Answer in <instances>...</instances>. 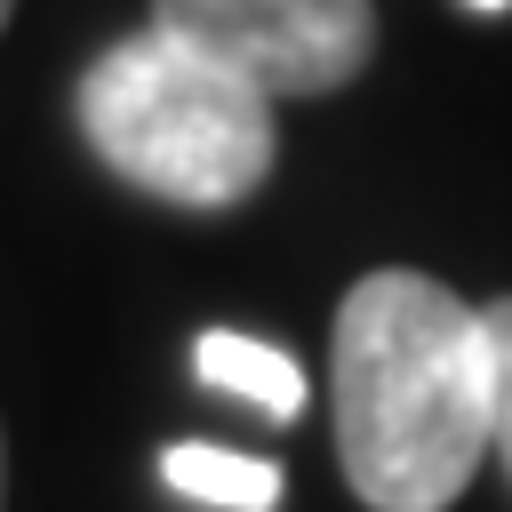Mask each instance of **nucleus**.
<instances>
[{"label": "nucleus", "mask_w": 512, "mask_h": 512, "mask_svg": "<svg viewBox=\"0 0 512 512\" xmlns=\"http://www.w3.org/2000/svg\"><path fill=\"white\" fill-rule=\"evenodd\" d=\"M336 464L368 512H448L488 456V328L408 264L344 288L336 344Z\"/></svg>", "instance_id": "nucleus-1"}, {"label": "nucleus", "mask_w": 512, "mask_h": 512, "mask_svg": "<svg viewBox=\"0 0 512 512\" xmlns=\"http://www.w3.org/2000/svg\"><path fill=\"white\" fill-rule=\"evenodd\" d=\"M80 136L120 184L200 216L256 200L280 160L272 96H256L160 24L112 40L80 72Z\"/></svg>", "instance_id": "nucleus-2"}, {"label": "nucleus", "mask_w": 512, "mask_h": 512, "mask_svg": "<svg viewBox=\"0 0 512 512\" xmlns=\"http://www.w3.org/2000/svg\"><path fill=\"white\" fill-rule=\"evenodd\" d=\"M152 24L256 96H328L376 56V0H152Z\"/></svg>", "instance_id": "nucleus-3"}, {"label": "nucleus", "mask_w": 512, "mask_h": 512, "mask_svg": "<svg viewBox=\"0 0 512 512\" xmlns=\"http://www.w3.org/2000/svg\"><path fill=\"white\" fill-rule=\"evenodd\" d=\"M192 368H200V384L256 400L272 424H296V416H304V368H296L280 344H256V336L208 328V336L192 344Z\"/></svg>", "instance_id": "nucleus-4"}, {"label": "nucleus", "mask_w": 512, "mask_h": 512, "mask_svg": "<svg viewBox=\"0 0 512 512\" xmlns=\"http://www.w3.org/2000/svg\"><path fill=\"white\" fill-rule=\"evenodd\" d=\"M160 480L192 504H216V512H280V464L264 456H240V448H208V440H176L160 456Z\"/></svg>", "instance_id": "nucleus-5"}, {"label": "nucleus", "mask_w": 512, "mask_h": 512, "mask_svg": "<svg viewBox=\"0 0 512 512\" xmlns=\"http://www.w3.org/2000/svg\"><path fill=\"white\" fill-rule=\"evenodd\" d=\"M480 328H488V448L512 472V296L480 304Z\"/></svg>", "instance_id": "nucleus-6"}, {"label": "nucleus", "mask_w": 512, "mask_h": 512, "mask_svg": "<svg viewBox=\"0 0 512 512\" xmlns=\"http://www.w3.org/2000/svg\"><path fill=\"white\" fill-rule=\"evenodd\" d=\"M8 16H16V0H0V32H8Z\"/></svg>", "instance_id": "nucleus-7"}, {"label": "nucleus", "mask_w": 512, "mask_h": 512, "mask_svg": "<svg viewBox=\"0 0 512 512\" xmlns=\"http://www.w3.org/2000/svg\"><path fill=\"white\" fill-rule=\"evenodd\" d=\"M0 496H8V448H0Z\"/></svg>", "instance_id": "nucleus-8"}, {"label": "nucleus", "mask_w": 512, "mask_h": 512, "mask_svg": "<svg viewBox=\"0 0 512 512\" xmlns=\"http://www.w3.org/2000/svg\"><path fill=\"white\" fill-rule=\"evenodd\" d=\"M472 8H512V0H472Z\"/></svg>", "instance_id": "nucleus-9"}]
</instances>
